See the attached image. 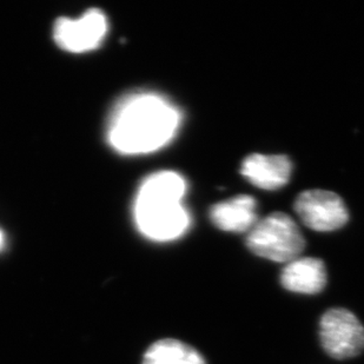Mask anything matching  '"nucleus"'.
<instances>
[{"instance_id":"f257e3e1","label":"nucleus","mask_w":364,"mask_h":364,"mask_svg":"<svg viewBox=\"0 0 364 364\" xmlns=\"http://www.w3.org/2000/svg\"><path fill=\"white\" fill-rule=\"evenodd\" d=\"M181 123L173 105L156 95L141 93L127 100L111 127L110 143L124 154L155 151L171 141Z\"/></svg>"},{"instance_id":"f03ea898","label":"nucleus","mask_w":364,"mask_h":364,"mask_svg":"<svg viewBox=\"0 0 364 364\" xmlns=\"http://www.w3.org/2000/svg\"><path fill=\"white\" fill-rule=\"evenodd\" d=\"M186 183L177 172L150 176L141 186L136 202V220L141 234L152 241L168 242L186 234L189 213L182 205Z\"/></svg>"},{"instance_id":"7ed1b4c3","label":"nucleus","mask_w":364,"mask_h":364,"mask_svg":"<svg viewBox=\"0 0 364 364\" xmlns=\"http://www.w3.org/2000/svg\"><path fill=\"white\" fill-rule=\"evenodd\" d=\"M247 245L259 257L289 263L302 254L306 240L291 217L274 213L257 220L247 234Z\"/></svg>"},{"instance_id":"20e7f679","label":"nucleus","mask_w":364,"mask_h":364,"mask_svg":"<svg viewBox=\"0 0 364 364\" xmlns=\"http://www.w3.org/2000/svg\"><path fill=\"white\" fill-rule=\"evenodd\" d=\"M321 344L336 360L355 358L364 350V326L343 308L326 310L320 321Z\"/></svg>"},{"instance_id":"39448f33","label":"nucleus","mask_w":364,"mask_h":364,"mask_svg":"<svg viewBox=\"0 0 364 364\" xmlns=\"http://www.w3.org/2000/svg\"><path fill=\"white\" fill-rule=\"evenodd\" d=\"M107 31L103 11L90 9L78 19L58 18L53 26V39L65 51L82 53L100 48Z\"/></svg>"},{"instance_id":"423d86ee","label":"nucleus","mask_w":364,"mask_h":364,"mask_svg":"<svg viewBox=\"0 0 364 364\" xmlns=\"http://www.w3.org/2000/svg\"><path fill=\"white\" fill-rule=\"evenodd\" d=\"M294 206L306 227L321 232L341 229L349 218L342 198L326 190L304 191L296 198Z\"/></svg>"},{"instance_id":"0eeeda50","label":"nucleus","mask_w":364,"mask_h":364,"mask_svg":"<svg viewBox=\"0 0 364 364\" xmlns=\"http://www.w3.org/2000/svg\"><path fill=\"white\" fill-rule=\"evenodd\" d=\"M291 170V161L287 156L255 154L244 159L241 172L259 189L277 190L288 184Z\"/></svg>"},{"instance_id":"6e6552de","label":"nucleus","mask_w":364,"mask_h":364,"mask_svg":"<svg viewBox=\"0 0 364 364\" xmlns=\"http://www.w3.org/2000/svg\"><path fill=\"white\" fill-rule=\"evenodd\" d=\"M281 283L288 291L315 295L326 288V265L318 258H296L283 268Z\"/></svg>"},{"instance_id":"1a4fd4ad","label":"nucleus","mask_w":364,"mask_h":364,"mask_svg":"<svg viewBox=\"0 0 364 364\" xmlns=\"http://www.w3.org/2000/svg\"><path fill=\"white\" fill-rule=\"evenodd\" d=\"M210 218L218 229L228 232H245L257 223V203L254 197L241 195L218 203L210 210Z\"/></svg>"},{"instance_id":"9d476101","label":"nucleus","mask_w":364,"mask_h":364,"mask_svg":"<svg viewBox=\"0 0 364 364\" xmlns=\"http://www.w3.org/2000/svg\"><path fill=\"white\" fill-rule=\"evenodd\" d=\"M143 364H205L200 351L173 338L157 341L149 348Z\"/></svg>"},{"instance_id":"9b49d317","label":"nucleus","mask_w":364,"mask_h":364,"mask_svg":"<svg viewBox=\"0 0 364 364\" xmlns=\"http://www.w3.org/2000/svg\"><path fill=\"white\" fill-rule=\"evenodd\" d=\"M3 243H4L3 234H1V231H0V247H3Z\"/></svg>"}]
</instances>
